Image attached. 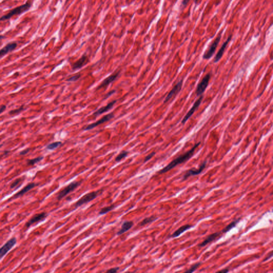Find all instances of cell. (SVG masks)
Wrapping results in <instances>:
<instances>
[{
	"instance_id": "20",
	"label": "cell",
	"mask_w": 273,
	"mask_h": 273,
	"mask_svg": "<svg viewBox=\"0 0 273 273\" xmlns=\"http://www.w3.org/2000/svg\"><path fill=\"white\" fill-rule=\"evenodd\" d=\"M36 186V185L35 184V183L29 184L26 186H25L23 189H21V190H20L18 193H17L16 194H15L14 197V199H16V198H18L19 197H20V196L24 195L25 194L28 192L29 190L32 189L33 188H34Z\"/></svg>"
},
{
	"instance_id": "13",
	"label": "cell",
	"mask_w": 273,
	"mask_h": 273,
	"mask_svg": "<svg viewBox=\"0 0 273 273\" xmlns=\"http://www.w3.org/2000/svg\"><path fill=\"white\" fill-rule=\"evenodd\" d=\"M231 38H232V35H229V36H228L227 39V40L223 43V44L221 46L220 49H219V51L217 53L216 56L214 57V61L215 63L218 62V61L221 59V58H222V57L223 55H224L225 50V49L226 48L228 43L231 40Z\"/></svg>"
},
{
	"instance_id": "33",
	"label": "cell",
	"mask_w": 273,
	"mask_h": 273,
	"mask_svg": "<svg viewBox=\"0 0 273 273\" xmlns=\"http://www.w3.org/2000/svg\"><path fill=\"white\" fill-rule=\"evenodd\" d=\"M189 1L190 0H183L182 1V9L185 8L187 5Z\"/></svg>"
},
{
	"instance_id": "17",
	"label": "cell",
	"mask_w": 273,
	"mask_h": 273,
	"mask_svg": "<svg viewBox=\"0 0 273 273\" xmlns=\"http://www.w3.org/2000/svg\"><path fill=\"white\" fill-rule=\"evenodd\" d=\"M17 47V43L14 42H12L8 44L7 45L5 46L2 49L0 50V57H2L7 54L8 53H10L11 51L14 50Z\"/></svg>"
},
{
	"instance_id": "11",
	"label": "cell",
	"mask_w": 273,
	"mask_h": 273,
	"mask_svg": "<svg viewBox=\"0 0 273 273\" xmlns=\"http://www.w3.org/2000/svg\"><path fill=\"white\" fill-rule=\"evenodd\" d=\"M119 73H120L119 71L116 72L115 73L112 74L111 75H110L109 77L106 78L105 80L102 82L101 84L98 86V88H97V89H96V90H99L102 88H105V87H107L109 84H111V83H112L113 82H114V81L115 80L117 77L119 76Z\"/></svg>"
},
{
	"instance_id": "29",
	"label": "cell",
	"mask_w": 273,
	"mask_h": 273,
	"mask_svg": "<svg viewBox=\"0 0 273 273\" xmlns=\"http://www.w3.org/2000/svg\"><path fill=\"white\" fill-rule=\"evenodd\" d=\"M201 264V263H197L193 265V266H192L189 270H187V271H186V273H192L194 272L195 270L200 266V265Z\"/></svg>"
},
{
	"instance_id": "8",
	"label": "cell",
	"mask_w": 273,
	"mask_h": 273,
	"mask_svg": "<svg viewBox=\"0 0 273 273\" xmlns=\"http://www.w3.org/2000/svg\"><path fill=\"white\" fill-rule=\"evenodd\" d=\"M16 242L17 240L16 238H11L9 241H8L3 246L0 248V259L3 258L14 246L16 244Z\"/></svg>"
},
{
	"instance_id": "41",
	"label": "cell",
	"mask_w": 273,
	"mask_h": 273,
	"mask_svg": "<svg viewBox=\"0 0 273 273\" xmlns=\"http://www.w3.org/2000/svg\"><path fill=\"white\" fill-rule=\"evenodd\" d=\"M3 38L4 36H0V39H3Z\"/></svg>"
},
{
	"instance_id": "40",
	"label": "cell",
	"mask_w": 273,
	"mask_h": 273,
	"mask_svg": "<svg viewBox=\"0 0 273 273\" xmlns=\"http://www.w3.org/2000/svg\"><path fill=\"white\" fill-rule=\"evenodd\" d=\"M201 0H195V3L196 5H199L200 2H201Z\"/></svg>"
},
{
	"instance_id": "30",
	"label": "cell",
	"mask_w": 273,
	"mask_h": 273,
	"mask_svg": "<svg viewBox=\"0 0 273 273\" xmlns=\"http://www.w3.org/2000/svg\"><path fill=\"white\" fill-rule=\"evenodd\" d=\"M23 109H24L23 106H21V107H20L19 109L11 111L9 113H10V114H17V113H19L21 111H23Z\"/></svg>"
},
{
	"instance_id": "9",
	"label": "cell",
	"mask_w": 273,
	"mask_h": 273,
	"mask_svg": "<svg viewBox=\"0 0 273 273\" xmlns=\"http://www.w3.org/2000/svg\"><path fill=\"white\" fill-rule=\"evenodd\" d=\"M203 98V96L201 95V96H200V98H199L196 102H195V103L193 105V107L189 110V112L187 113V114L182 119V124H184L187 122V121L191 117V116L192 115L194 112L196 111V109L199 107L200 105L201 104V102L202 101Z\"/></svg>"
},
{
	"instance_id": "38",
	"label": "cell",
	"mask_w": 273,
	"mask_h": 273,
	"mask_svg": "<svg viewBox=\"0 0 273 273\" xmlns=\"http://www.w3.org/2000/svg\"><path fill=\"white\" fill-rule=\"evenodd\" d=\"M5 109H6V106L2 105V106L1 107V108H0V114H1L3 112Z\"/></svg>"
},
{
	"instance_id": "10",
	"label": "cell",
	"mask_w": 273,
	"mask_h": 273,
	"mask_svg": "<svg viewBox=\"0 0 273 273\" xmlns=\"http://www.w3.org/2000/svg\"><path fill=\"white\" fill-rule=\"evenodd\" d=\"M207 165V161H204L202 164L201 165L200 168L199 169H192L188 170L185 174L184 175V177L182 178V180H185L186 179L189 178L190 176L193 175H198L200 174L203 171V170L205 169Z\"/></svg>"
},
{
	"instance_id": "37",
	"label": "cell",
	"mask_w": 273,
	"mask_h": 273,
	"mask_svg": "<svg viewBox=\"0 0 273 273\" xmlns=\"http://www.w3.org/2000/svg\"><path fill=\"white\" fill-rule=\"evenodd\" d=\"M115 90H112V91H110V92H109V93H108V94H107V95H106V96H105V99H107V98H108L110 96H111V95H112V94H113L114 93H115Z\"/></svg>"
},
{
	"instance_id": "6",
	"label": "cell",
	"mask_w": 273,
	"mask_h": 273,
	"mask_svg": "<svg viewBox=\"0 0 273 273\" xmlns=\"http://www.w3.org/2000/svg\"><path fill=\"white\" fill-rule=\"evenodd\" d=\"M80 185V182H74L70 183V185L67 186L66 187H65L63 189L60 191L57 196V199L58 200L62 199L65 196L68 195L69 193L73 191L74 189H76Z\"/></svg>"
},
{
	"instance_id": "18",
	"label": "cell",
	"mask_w": 273,
	"mask_h": 273,
	"mask_svg": "<svg viewBox=\"0 0 273 273\" xmlns=\"http://www.w3.org/2000/svg\"><path fill=\"white\" fill-rule=\"evenodd\" d=\"M221 234V232H216V233H213L212 234L210 235L201 243H200V244L199 245V246L201 247V248L205 246L207 244L210 243V242H211L214 240Z\"/></svg>"
},
{
	"instance_id": "24",
	"label": "cell",
	"mask_w": 273,
	"mask_h": 273,
	"mask_svg": "<svg viewBox=\"0 0 273 273\" xmlns=\"http://www.w3.org/2000/svg\"><path fill=\"white\" fill-rule=\"evenodd\" d=\"M115 207V205H112L109 206V207H103V208L101 210L99 211V214H100V215H102V214H107V212H109V211H111L113 210Z\"/></svg>"
},
{
	"instance_id": "34",
	"label": "cell",
	"mask_w": 273,
	"mask_h": 273,
	"mask_svg": "<svg viewBox=\"0 0 273 273\" xmlns=\"http://www.w3.org/2000/svg\"><path fill=\"white\" fill-rule=\"evenodd\" d=\"M119 270V267H116V268H111V270H107V273H116L117 272V270Z\"/></svg>"
},
{
	"instance_id": "22",
	"label": "cell",
	"mask_w": 273,
	"mask_h": 273,
	"mask_svg": "<svg viewBox=\"0 0 273 273\" xmlns=\"http://www.w3.org/2000/svg\"><path fill=\"white\" fill-rule=\"evenodd\" d=\"M240 219H237V220H236L233 221L231 224H229L227 226H226V227L224 229H223L222 230V231H221V233H227L228 231H231V229L232 228H233L235 227V226H236V225H237V224L238 223V222H239Z\"/></svg>"
},
{
	"instance_id": "2",
	"label": "cell",
	"mask_w": 273,
	"mask_h": 273,
	"mask_svg": "<svg viewBox=\"0 0 273 273\" xmlns=\"http://www.w3.org/2000/svg\"><path fill=\"white\" fill-rule=\"evenodd\" d=\"M31 5H32L31 3L27 2L24 5L16 8L14 9H12V10H11L8 14L4 15L0 18V21H4V20L10 19L13 16L21 14L23 12L28 11L30 9V8L31 7Z\"/></svg>"
},
{
	"instance_id": "31",
	"label": "cell",
	"mask_w": 273,
	"mask_h": 273,
	"mask_svg": "<svg viewBox=\"0 0 273 273\" xmlns=\"http://www.w3.org/2000/svg\"><path fill=\"white\" fill-rule=\"evenodd\" d=\"M155 152H152V153H151V154L148 155L147 156H146V157L145 158L144 162H147V161H149V160H151V158H153V157L154 156V155H155Z\"/></svg>"
},
{
	"instance_id": "39",
	"label": "cell",
	"mask_w": 273,
	"mask_h": 273,
	"mask_svg": "<svg viewBox=\"0 0 273 273\" xmlns=\"http://www.w3.org/2000/svg\"><path fill=\"white\" fill-rule=\"evenodd\" d=\"M229 272V270L228 269H224V270H220L219 272H218L219 273H227Z\"/></svg>"
},
{
	"instance_id": "1",
	"label": "cell",
	"mask_w": 273,
	"mask_h": 273,
	"mask_svg": "<svg viewBox=\"0 0 273 273\" xmlns=\"http://www.w3.org/2000/svg\"><path fill=\"white\" fill-rule=\"evenodd\" d=\"M201 143L199 142L198 143L195 144V146L189 151L185 153L182 154L178 157L174 159L173 161H172L169 164L167 165L164 168L162 169L160 171L158 172L159 174H163L166 173L172 169L174 168L177 165L180 164H182L183 163L187 161H188L190 158L193 156L194 153L195 151L196 150V148L200 146Z\"/></svg>"
},
{
	"instance_id": "19",
	"label": "cell",
	"mask_w": 273,
	"mask_h": 273,
	"mask_svg": "<svg viewBox=\"0 0 273 273\" xmlns=\"http://www.w3.org/2000/svg\"><path fill=\"white\" fill-rule=\"evenodd\" d=\"M133 222L131 221H126L123 224L122 227L119 229V231L117 233V235H120L123 234L126 231H128L130 228L133 226Z\"/></svg>"
},
{
	"instance_id": "14",
	"label": "cell",
	"mask_w": 273,
	"mask_h": 273,
	"mask_svg": "<svg viewBox=\"0 0 273 273\" xmlns=\"http://www.w3.org/2000/svg\"><path fill=\"white\" fill-rule=\"evenodd\" d=\"M46 216H47V214L45 212H42L41 214H35L34 216L32 217V218L27 222V224H26V227L27 228L29 227L32 225L45 219Z\"/></svg>"
},
{
	"instance_id": "25",
	"label": "cell",
	"mask_w": 273,
	"mask_h": 273,
	"mask_svg": "<svg viewBox=\"0 0 273 273\" xmlns=\"http://www.w3.org/2000/svg\"><path fill=\"white\" fill-rule=\"evenodd\" d=\"M128 154H129V152H127V151H123L122 152H121V153L116 158V162H118L121 161L124 158H125L126 156H127V155H128Z\"/></svg>"
},
{
	"instance_id": "5",
	"label": "cell",
	"mask_w": 273,
	"mask_h": 273,
	"mask_svg": "<svg viewBox=\"0 0 273 273\" xmlns=\"http://www.w3.org/2000/svg\"><path fill=\"white\" fill-rule=\"evenodd\" d=\"M210 78H211V74H207L197 85L196 90V94L197 96H201L205 92L209 85Z\"/></svg>"
},
{
	"instance_id": "23",
	"label": "cell",
	"mask_w": 273,
	"mask_h": 273,
	"mask_svg": "<svg viewBox=\"0 0 273 273\" xmlns=\"http://www.w3.org/2000/svg\"><path fill=\"white\" fill-rule=\"evenodd\" d=\"M157 219H158V218L155 217V216H151L150 217L146 218L145 219H144L143 220L140 222V223L139 224V225L140 226H145V225L148 224L149 223L153 222L154 221L156 220Z\"/></svg>"
},
{
	"instance_id": "12",
	"label": "cell",
	"mask_w": 273,
	"mask_h": 273,
	"mask_svg": "<svg viewBox=\"0 0 273 273\" xmlns=\"http://www.w3.org/2000/svg\"><path fill=\"white\" fill-rule=\"evenodd\" d=\"M182 82H183V80L180 81L173 88V89L169 93L168 95L165 99L164 101V103L168 102L171 98H172L173 96H175V95H177L179 92L180 91L182 88Z\"/></svg>"
},
{
	"instance_id": "4",
	"label": "cell",
	"mask_w": 273,
	"mask_h": 273,
	"mask_svg": "<svg viewBox=\"0 0 273 273\" xmlns=\"http://www.w3.org/2000/svg\"><path fill=\"white\" fill-rule=\"evenodd\" d=\"M221 33L222 32H221L219 34V35H218L217 38L215 39L213 42L211 43V44L209 46L208 49L205 51V53H204L203 56V58L204 59H209L213 56L214 53L217 49V46H218L220 41Z\"/></svg>"
},
{
	"instance_id": "21",
	"label": "cell",
	"mask_w": 273,
	"mask_h": 273,
	"mask_svg": "<svg viewBox=\"0 0 273 273\" xmlns=\"http://www.w3.org/2000/svg\"><path fill=\"white\" fill-rule=\"evenodd\" d=\"M193 227L192 225H190L186 224L184 225V226H182V227L178 228L177 231H175L171 235V238H177V237H178L179 236H180V235L182 234V233H183L184 231H186L190 229V228H192Z\"/></svg>"
},
{
	"instance_id": "26",
	"label": "cell",
	"mask_w": 273,
	"mask_h": 273,
	"mask_svg": "<svg viewBox=\"0 0 273 273\" xmlns=\"http://www.w3.org/2000/svg\"><path fill=\"white\" fill-rule=\"evenodd\" d=\"M61 145V142L60 141H57V142H54L52 144H49L47 146V149H50V150H53L57 148V147H59Z\"/></svg>"
},
{
	"instance_id": "35",
	"label": "cell",
	"mask_w": 273,
	"mask_h": 273,
	"mask_svg": "<svg viewBox=\"0 0 273 273\" xmlns=\"http://www.w3.org/2000/svg\"><path fill=\"white\" fill-rule=\"evenodd\" d=\"M272 256H273V252H272V251H271L269 253V254L267 256V257H266V258L263 260V261H266V260H267L268 259H270V258H272Z\"/></svg>"
},
{
	"instance_id": "7",
	"label": "cell",
	"mask_w": 273,
	"mask_h": 273,
	"mask_svg": "<svg viewBox=\"0 0 273 273\" xmlns=\"http://www.w3.org/2000/svg\"><path fill=\"white\" fill-rule=\"evenodd\" d=\"M114 113H111L109 114H107L104 116H103L101 119L98 120L96 122L93 123H91L90 124L88 125V126H86L84 128V130L85 131H88V130H90L92 129L96 128V126H98L99 125L102 124L111 120L114 117Z\"/></svg>"
},
{
	"instance_id": "42",
	"label": "cell",
	"mask_w": 273,
	"mask_h": 273,
	"mask_svg": "<svg viewBox=\"0 0 273 273\" xmlns=\"http://www.w3.org/2000/svg\"><path fill=\"white\" fill-rule=\"evenodd\" d=\"M2 146V145H0V147H1V146Z\"/></svg>"
},
{
	"instance_id": "27",
	"label": "cell",
	"mask_w": 273,
	"mask_h": 273,
	"mask_svg": "<svg viewBox=\"0 0 273 273\" xmlns=\"http://www.w3.org/2000/svg\"><path fill=\"white\" fill-rule=\"evenodd\" d=\"M43 157L42 156H40V157H38V158H34V159H32V160H29L27 161V163H28V165H34L38 163L39 162L43 160Z\"/></svg>"
},
{
	"instance_id": "36",
	"label": "cell",
	"mask_w": 273,
	"mask_h": 273,
	"mask_svg": "<svg viewBox=\"0 0 273 273\" xmlns=\"http://www.w3.org/2000/svg\"><path fill=\"white\" fill-rule=\"evenodd\" d=\"M29 151V148H27L26 149H25L24 151H22L20 153V155H25V154H27Z\"/></svg>"
},
{
	"instance_id": "28",
	"label": "cell",
	"mask_w": 273,
	"mask_h": 273,
	"mask_svg": "<svg viewBox=\"0 0 273 273\" xmlns=\"http://www.w3.org/2000/svg\"><path fill=\"white\" fill-rule=\"evenodd\" d=\"M81 76V75L80 73H77L75 74L73 76H71V77L68 78L67 80V81H68V82H75L76 81L78 80L80 78Z\"/></svg>"
},
{
	"instance_id": "32",
	"label": "cell",
	"mask_w": 273,
	"mask_h": 273,
	"mask_svg": "<svg viewBox=\"0 0 273 273\" xmlns=\"http://www.w3.org/2000/svg\"><path fill=\"white\" fill-rule=\"evenodd\" d=\"M21 179H16L14 182H13V183L11 184V185L10 186L11 188H14L19 183V182H21Z\"/></svg>"
},
{
	"instance_id": "15",
	"label": "cell",
	"mask_w": 273,
	"mask_h": 273,
	"mask_svg": "<svg viewBox=\"0 0 273 273\" xmlns=\"http://www.w3.org/2000/svg\"><path fill=\"white\" fill-rule=\"evenodd\" d=\"M116 102H117L116 100H113L112 102H109V103L106 106H104V107H101L100 109H99L96 112H95L94 113V115L96 117V116H98L101 115V114L104 113L108 112L110 109H112L113 107V106H114V105L116 103Z\"/></svg>"
},
{
	"instance_id": "3",
	"label": "cell",
	"mask_w": 273,
	"mask_h": 273,
	"mask_svg": "<svg viewBox=\"0 0 273 273\" xmlns=\"http://www.w3.org/2000/svg\"><path fill=\"white\" fill-rule=\"evenodd\" d=\"M102 192H103V189H101V190H98L97 191H95V192L87 194L86 195L83 196L82 198H81L80 199L75 203V207H80L81 205H83L84 204L90 202L91 201L95 199L96 197H97L98 196L102 194Z\"/></svg>"
},
{
	"instance_id": "16",
	"label": "cell",
	"mask_w": 273,
	"mask_h": 273,
	"mask_svg": "<svg viewBox=\"0 0 273 273\" xmlns=\"http://www.w3.org/2000/svg\"><path fill=\"white\" fill-rule=\"evenodd\" d=\"M88 58L87 56L84 55L80 59L78 60L75 63H74L72 68L73 70H76L80 69L82 67L84 66L87 63H88Z\"/></svg>"
}]
</instances>
